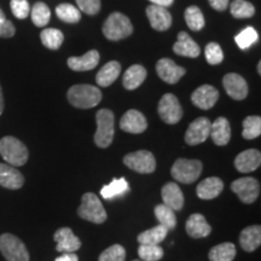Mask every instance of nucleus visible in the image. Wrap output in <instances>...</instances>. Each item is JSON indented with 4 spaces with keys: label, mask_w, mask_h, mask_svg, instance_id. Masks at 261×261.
Returning a JSON list of instances; mask_svg holds the SVG:
<instances>
[{
    "label": "nucleus",
    "mask_w": 261,
    "mask_h": 261,
    "mask_svg": "<svg viewBox=\"0 0 261 261\" xmlns=\"http://www.w3.org/2000/svg\"><path fill=\"white\" fill-rule=\"evenodd\" d=\"M125 248L120 246V244H114V246L107 248V249L100 254L98 261H125Z\"/></svg>",
    "instance_id": "obj_41"
},
{
    "label": "nucleus",
    "mask_w": 261,
    "mask_h": 261,
    "mask_svg": "<svg viewBox=\"0 0 261 261\" xmlns=\"http://www.w3.org/2000/svg\"><path fill=\"white\" fill-rule=\"evenodd\" d=\"M257 38H259V35H257V32L255 29L253 27H247L240 34L236 35L234 41H236V44L240 46L241 50H247L253 44H255L257 41Z\"/></svg>",
    "instance_id": "obj_40"
},
{
    "label": "nucleus",
    "mask_w": 261,
    "mask_h": 261,
    "mask_svg": "<svg viewBox=\"0 0 261 261\" xmlns=\"http://www.w3.org/2000/svg\"><path fill=\"white\" fill-rule=\"evenodd\" d=\"M230 11L234 18H249L255 14L253 4L247 0H233L231 3Z\"/></svg>",
    "instance_id": "obj_38"
},
{
    "label": "nucleus",
    "mask_w": 261,
    "mask_h": 261,
    "mask_svg": "<svg viewBox=\"0 0 261 261\" xmlns=\"http://www.w3.org/2000/svg\"><path fill=\"white\" fill-rule=\"evenodd\" d=\"M100 90L92 85H74L68 91V100L71 106L79 109H91L102 100Z\"/></svg>",
    "instance_id": "obj_1"
},
{
    "label": "nucleus",
    "mask_w": 261,
    "mask_h": 261,
    "mask_svg": "<svg viewBox=\"0 0 261 261\" xmlns=\"http://www.w3.org/2000/svg\"><path fill=\"white\" fill-rule=\"evenodd\" d=\"M132 261H140V260H132Z\"/></svg>",
    "instance_id": "obj_51"
},
{
    "label": "nucleus",
    "mask_w": 261,
    "mask_h": 261,
    "mask_svg": "<svg viewBox=\"0 0 261 261\" xmlns=\"http://www.w3.org/2000/svg\"><path fill=\"white\" fill-rule=\"evenodd\" d=\"M261 135V117L260 116H247L243 120V132L244 139L252 140Z\"/></svg>",
    "instance_id": "obj_35"
},
{
    "label": "nucleus",
    "mask_w": 261,
    "mask_h": 261,
    "mask_svg": "<svg viewBox=\"0 0 261 261\" xmlns=\"http://www.w3.org/2000/svg\"><path fill=\"white\" fill-rule=\"evenodd\" d=\"M99 52L97 50H91L80 57L68 58V67L75 71H87L92 70L99 63Z\"/></svg>",
    "instance_id": "obj_22"
},
{
    "label": "nucleus",
    "mask_w": 261,
    "mask_h": 261,
    "mask_svg": "<svg viewBox=\"0 0 261 261\" xmlns=\"http://www.w3.org/2000/svg\"><path fill=\"white\" fill-rule=\"evenodd\" d=\"M187 232L192 238H204L210 236L212 227L205 218L200 213H195L189 217L187 221Z\"/></svg>",
    "instance_id": "obj_24"
},
{
    "label": "nucleus",
    "mask_w": 261,
    "mask_h": 261,
    "mask_svg": "<svg viewBox=\"0 0 261 261\" xmlns=\"http://www.w3.org/2000/svg\"><path fill=\"white\" fill-rule=\"evenodd\" d=\"M219 99V91L212 85H202L191 94V102L202 110L212 109Z\"/></svg>",
    "instance_id": "obj_13"
},
{
    "label": "nucleus",
    "mask_w": 261,
    "mask_h": 261,
    "mask_svg": "<svg viewBox=\"0 0 261 261\" xmlns=\"http://www.w3.org/2000/svg\"><path fill=\"white\" fill-rule=\"evenodd\" d=\"M133 33V25L129 18L121 12H114L103 24V34L112 41L128 38Z\"/></svg>",
    "instance_id": "obj_4"
},
{
    "label": "nucleus",
    "mask_w": 261,
    "mask_h": 261,
    "mask_svg": "<svg viewBox=\"0 0 261 261\" xmlns=\"http://www.w3.org/2000/svg\"><path fill=\"white\" fill-rule=\"evenodd\" d=\"M208 3L217 11H224V10L227 9L230 0H208Z\"/></svg>",
    "instance_id": "obj_46"
},
{
    "label": "nucleus",
    "mask_w": 261,
    "mask_h": 261,
    "mask_svg": "<svg viewBox=\"0 0 261 261\" xmlns=\"http://www.w3.org/2000/svg\"><path fill=\"white\" fill-rule=\"evenodd\" d=\"M173 51L175 55L182 57L196 58L200 56V46L187 32H180L178 34L177 42L173 45Z\"/></svg>",
    "instance_id": "obj_19"
},
{
    "label": "nucleus",
    "mask_w": 261,
    "mask_h": 261,
    "mask_svg": "<svg viewBox=\"0 0 261 261\" xmlns=\"http://www.w3.org/2000/svg\"><path fill=\"white\" fill-rule=\"evenodd\" d=\"M120 128L132 135H140L148 128V121L142 113L136 109H130L125 113L120 121Z\"/></svg>",
    "instance_id": "obj_16"
},
{
    "label": "nucleus",
    "mask_w": 261,
    "mask_h": 261,
    "mask_svg": "<svg viewBox=\"0 0 261 261\" xmlns=\"http://www.w3.org/2000/svg\"><path fill=\"white\" fill-rule=\"evenodd\" d=\"M138 255L143 261H160L163 256V249L160 244H140Z\"/></svg>",
    "instance_id": "obj_39"
},
{
    "label": "nucleus",
    "mask_w": 261,
    "mask_h": 261,
    "mask_svg": "<svg viewBox=\"0 0 261 261\" xmlns=\"http://www.w3.org/2000/svg\"><path fill=\"white\" fill-rule=\"evenodd\" d=\"M257 73L261 74V62L259 61V63H257Z\"/></svg>",
    "instance_id": "obj_50"
},
{
    "label": "nucleus",
    "mask_w": 261,
    "mask_h": 261,
    "mask_svg": "<svg viewBox=\"0 0 261 261\" xmlns=\"http://www.w3.org/2000/svg\"><path fill=\"white\" fill-rule=\"evenodd\" d=\"M0 252L8 261H29L25 244L12 233H3L0 236Z\"/></svg>",
    "instance_id": "obj_7"
},
{
    "label": "nucleus",
    "mask_w": 261,
    "mask_h": 261,
    "mask_svg": "<svg viewBox=\"0 0 261 261\" xmlns=\"http://www.w3.org/2000/svg\"><path fill=\"white\" fill-rule=\"evenodd\" d=\"M185 22H187L188 27L194 32L201 31L204 27L205 21L204 16L198 6H189L185 10Z\"/></svg>",
    "instance_id": "obj_34"
},
{
    "label": "nucleus",
    "mask_w": 261,
    "mask_h": 261,
    "mask_svg": "<svg viewBox=\"0 0 261 261\" xmlns=\"http://www.w3.org/2000/svg\"><path fill=\"white\" fill-rule=\"evenodd\" d=\"M161 196L163 200V204L171 208L173 211H180L184 205V195L179 188L178 184L169 181L163 185L161 190Z\"/></svg>",
    "instance_id": "obj_21"
},
{
    "label": "nucleus",
    "mask_w": 261,
    "mask_h": 261,
    "mask_svg": "<svg viewBox=\"0 0 261 261\" xmlns=\"http://www.w3.org/2000/svg\"><path fill=\"white\" fill-rule=\"evenodd\" d=\"M240 244L244 252L252 253L261 244V227L259 225L248 226L240 234Z\"/></svg>",
    "instance_id": "obj_26"
},
{
    "label": "nucleus",
    "mask_w": 261,
    "mask_h": 261,
    "mask_svg": "<svg viewBox=\"0 0 261 261\" xmlns=\"http://www.w3.org/2000/svg\"><path fill=\"white\" fill-rule=\"evenodd\" d=\"M129 190L128 182L126 181L125 178L114 179V180L104 187L100 190V194L106 200H110V198L116 197V196H121Z\"/></svg>",
    "instance_id": "obj_33"
},
{
    "label": "nucleus",
    "mask_w": 261,
    "mask_h": 261,
    "mask_svg": "<svg viewBox=\"0 0 261 261\" xmlns=\"http://www.w3.org/2000/svg\"><path fill=\"white\" fill-rule=\"evenodd\" d=\"M212 122L207 117H198L189 125L185 133V143L188 145H198L210 137Z\"/></svg>",
    "instance_id": "obj_11"
},
{
    "label": "nucleus",
    "mask_w": 261,
    "mask_h": 261,
    "mask_svg": "<svg viewBox=\"0 0 261 261\" xmlns=\"http://www.w3.org/2000/svg\"><path fill=\"white\" fill-rule=\"evenodd\" d=\"M0 155L12 167L25 165L29 158L27 146L21 140L11 136L0 139Z\"/></svg>",
    "instance_id": "obj_2"
},
{
    "label": "nucleus",
    "mask_w": 261,
    "mask_h": 261,
    "mask_svg": "<svg viewBox=\"0 0 261 261\" xmlns=\"http://www.w3.org/2000/svg\"><path fill=\"white\" fill-rule=\"evenodd\" d=\"M32 21L37 27H45L51 18V11L44 3H37L31 9Z\"/></svg>",
    "instance_id": "obj_36"
},
{
    "label": "nucleus",
    "mask_w": 261,
    "mask_h": 261,
    "mask_svg": "<svg viewBox=\"0 0 261 261\" xmlns=\"http://www.w3.org/2000/svg\"><path fill=\"white\" fill-rule=\"evenodd\" d=\"M210 137L213 139L214 144L224 146L227 145L231 139V126L225 117H218L211 125Z\"/></svg>",
    "instance_id": "obj_25"
},
{
    "label": "nucleus",
    "mask_w": 261,
    "mask_h": 261,
    "mask_svg": "<svg viewBox=\"0 0 261 261\" xmlns=\"http://www.w3.org/2000/svg\"><path fill=\"white\" fill-rule=\"evenodd\" d=\"M202 162L198 160L178 159L171 169L172 177L181 184H192L200 178L202 173Z\"/></svg>",
    "instance_id": "obj_6"
},
{
    "label": "nucleus",
    "mask_w": 261,
    "mask_h": 261,
    "mask_svg": "<svg viewBox=\"0 0 261 261\" xmlns=\"http://www.w3.org/2000/svg\"><path fill=\"white\" fill-rule=\"evenodd\" d=\"M205 61L211 65L220 64L224 61V52L221 50L220 45L217 42H210L204 50Z\"/></svg>",
    "instance_id": "obj_42"
},
{
    "label": "nucleus",
    "mask_w": 261,
    "mask_h": 261,
    "mask_svg": "<svg viewBox=\"0 0 261 261\" xmlns=\"http://www.w3.org/2000/svg\"><path fill=\"white\" fill-rule=\"evenodd\" d=\"M159 115L163 122L175 125L181 120L182 109L178 98L173 93L163 94L159 102Z\"/></svg>",
    "instance_id": "obj_9"
},
{
    "label": "nucleus",
    "mask_w": 261,
    "mask_h": 261,
    "mask_svg": "<svg viewBox=\"0 0 261 261\" xmlns=\"http://www.w3.org/2000/svg\"><path fill=\"white\" fill-rule=\"evenodd\" d=\"M4 112V97H3V90L0 86V115Z\"/></svg>",
    "instance_id": "obj_49"
},
{
    "label": "nucleus",
    "mask_w": 261,
    "mask_h": 261,
    "mask_svg": "<svg viewBox=\"0 0 261 261\" xmlns=\"http://www.w3.org/2000/svg\"><path fill=\"white\" fill-rule=\"evenodd\" d=\"M155 215L158 218L160 225L165 226L167 230H173L177 226V217L174 211L167 207L166 204H159L155 207Z\"/></svg>",
    "instance_id": "obj_32"
},
{
    "label": "nucleus",
    "mask_w": 261,
    "mask_h": 261,
    "mask_svg": "<svg viewBox=\"0 0 261 261\" xmlns=\"http://www.w3.org/2000/svg\"><path fill=\"white\" fill-rule=\"evenodd\" d=\"M55 261H79V257L75 253H63Z\"/></svg>",
    "instance_id": "obj_47"
},
{
    "label": "nucleus",
    "mask_w": 261,
    "mask_h": 261,
    "mask_svg": "<svg viewBox=\"0 0 261 261\" xmlns=\"http://www.w3.org/2000/svg\"><path fill=\"white\" fill-rule=\"evenodd\" d=\"M10 8H11L15 17L18 19L27 18L31 14V6H29L28 0H11Z\"/></svg>",
    "instance_id": "obj_43"
},
{
    "label": "nucleus",
    "mask_w": 261,
    "mask_h": 261,
    "mask_svg": "<svg viewBox=\"0 0 261 261\" xmlns=\"http://www.w3.org/2000/svg\"><path fill=\"white\" fill-rule=\"evenodd\" d=\"M154 5H159V6H163V8H168L173 4L174 0H150Z\"/></svg>",
    "instance_id": "obj_48"
},
{
    "label": "nucleus",
    "mask_w": 261,
    "mask_h": 261,
    "mask_svg": "<svg viewBox=\"0 0 261 261\" xmlns=\"http://www.w3.org/2000/svg\"><path fill=\"white\" fill-rule=\"evenodd\" d=\"M77 9L87 15H97L100 10V0H76Z\"/></svg>",
    "instance_id": "obj_44"
},
{
    "label": "nucleus",
    "mask_w": 261,
    "mask_h": 261,
    "mask_svg": "<svg viewBox=\"0 0 261 261\" xmlns=\"http://www.w3.org/2000/svg\"><path fill=\"white\" fill-rule=\"evenodd\" d=\"M224 190V182L220 178L211 177L202 180L197 185L196 192H197L198 198L201 200H213L218 197Z\"/></svg>",
    "instance_id": "obj_23"
},
{
    "label": "nucleus",
    "mask_w": 261,
    "mask_h": 261,
    "mask_svg": "<svg viewBox=\"0 0 261 261\" xmlns=\"http://www.w3.org/2000/svg\"><path fill=\"white\" fill-rule=\"evenodd\" d=\"M77 215L81 219L91 221L94 224H102L107 220L108 214L104 210L102 202L96 194L86 192L81 198V204L77 208Z\"/></svg>",
    "instance_id": "obj_3"
},
{
    "label": "nucleus",
    "mask_w": 261,
    "mask_h": 261,
    "mask_svg": "<svg viewBox=\"0 0 261 261\" xmlns=\"http://www.w3.org/2000/svg\"><path fill=\"white\" fill-rule=\"evenodd\" d=\"M97 130L94 133V143L98 148L106 149L114 139V113L109 109H100L96 114Z\"/></svg>",
    "instance_id": "obj_5"
},
{
    "label": "nucleus",
    "mask_w": 261,
    "mask_h": 261,
    "mask_svg": "<svg viewBox=\"0 0 261 261\" xmlns=\"http://www.w3.org/2000/svg\"><path fill=\"white\" fill-rule=\"evenodd\" d=\"M54 240L57 242L56 250L60 253H74L80 249L81 242L69 227H61L55 232Z\"/></svg>",
    "instance_id": "obj_15"
},
{
    "label": "nucleus",
    "mask_w": 261,
    "mask_h": 261,
    "mask_svg": "<svg viewBox=\"0 0 261 261\" xmlns=\"http://www.w3.org/2000/svg\"><path fill=\"white\" fill-rule=\"evenodd\" d=\"M208 256L211 261H233L236 256V247L231 242L220 243L212 248Z\"/></svg>",
    "instance_id": "obj_29"
},
{
    "label": "nucleus",
    "mask_w": 261,
    "mask_h": 261,
    "mask_svg": "<svg viewBox=\"0 0 261 261\" xmlns=\"http://www.w3.org/2000/svg\"><path fill=\"white\" fill-rule=\"evenodd\" d=\"M123 163L132 171L140 174H149L156 169L155 156L148 150H138L123 158Z\"/></svg>",
    "instance_id": "obj_8"
},
{
    "label": "nucleus",
    "mask_w": 261,
    "mask_h": 261,
    "mask_svg": "<svg viewBox=\"0 0 261 261\" xmlns=\"http://www.w3.org/2000/svg\"><path fill=\"white\" fill-rule=\"evenodd\" d=\"M16 33L15 25L5 17L4 12L0 9V38H11Z\"/></svg>",
    "instance_id": "obj_45"
},
{
    "label": "nucleus",
    "mask_w": 261,
    "mask_h": 261,
    "mask_svg": "<svg viewBox=\"0 0 261 261\" xmlns=\"http://www.w3.org/2000/svg\"><path fill=\"white\" fill-rule=\"evenodd\" d=\"M23 184L24 178L18 169L10 165L0 163V187L10 190H18L23 187Z\"/></svg>",
    "instance_id": "obj_20"
},
{
    "label": "nucleus",
    "mask_w": 261,
    "mask_h": 261,
    "mask_svg": "<svg viewBox=\"0 0 261 261\" xmlns=\"http://www.w3.org/2000/svg\"><path fill=\"white\" fill-rule=\"evenodd\" d=\"M168 230L162 225H158V226L146 230L142 232L137 237L139 244H160L163 242L166 237H167Z\"/></svg>",
    "instance_id": "obj_30"
},
{
    "label": "nucleus",
    "mask_w": 261,
    "mask_h": 261,
    "mask_svg": "<svg viewBox=\"0 0 261 261\" xmlns=\"http://www.w3.org/2000/svg\"><path fill=\"white\" fill-rule=\"evenodd\" d=\"M224 89L226 93L234 100H243L248 96V85L240 74H226L223 79Z\"/></svg>",
    "instance_id": "obj_14"
},
{
    "label": "nucleus",
    "mask_w": 261,
    "mask_h": 261,
    "mask_svg": "<svg viewBox=\"0 0 261 261\" xmlns=\"http://www.w3.org/2000/svg\"><path fill=\"white\" fill-rule=\"evenodd\" d=\"M261 154L259 150L248 149L237 155L234 159V167L241 173H250L260 167Z\"/></svg>",
    "instance_id": "obj_18"
},
{
    "label": "nucleus",
    "mask_w": 261,
    "mask_h": 261,
    "mask_svg": "<svg viewBox=\"0 0 261 261\" xmlns=\"http://www.w3.org/2000/svg\"><path fill=\"white\" fill-rule=\"evenodd\" d=\"M146 16H148L150 24L155 31L165 32L172 25V15L163 6L150 5L146 8Z\"/></svg>",
    "instance_id": "obj_17"
},
{
    "label": "nucleus",
    "mask_w": 261,
    "mask_h": 261,
    "mask_svg": "<svg viewBox=\"0 0 261 261\" xmlns=\"http://www.w3.org/2000/svg\"><path fill=\"white\" fill-rule=\"evenodd\" d=\"M156 73L165 83L173 85L177 84L187 74V70L180 65L175 64L171 58H161L156 63Z\"/></svg>",
    "instance_id": "obj_12"
},
{
    "label": "nucleus",
    "mask_w": 261,
    "mask_h": 261,
    "mask_svg": "<svg viewBox=\"0 0 261 261\" xmlns=\"http://www.w3.org/2000/svg\"><path fill=\"white\" fill-rule=\"evenodd\" d=\"M146 75H148V71L143 65L140 64H133L130 65L123 74V86H125L126 90H136L144 83L146 79Z\"/></svg>",
    "instance_id": "obj_27"
},
{
    "label": "nucleus",
    "mask_w": 261,
    "mask_h": 261,
    "mask_svg": "<svg viewBox=\"0 0 261 261\" xmlns=\"http://www.w3.org/2000/svg\"><path fill=\"white\" fill-rule=\"evenodd\" d=\"M121 73V64L117 61L108 62L96 75V81L99 86L108 87L116 81Z\"/></svg>",
    "instance_id": "obj_28"
},
{
    "label": "nucleus",
    "mask_w": 261,
    "mask_h": 261,
    "mask_svg": "<svg viewBox=\"0 0 261 261\" xmlns=\"http://www.w3.org/2000/svg\"><path fill=\"white\" fill-rule=\"evenodd\" d=\"M231 190L246 204H252L260 194V184L255 178L243 177L232 181Z\"/></svg>",
    "instance_id": "obj_10"
},
{
    "label": "nucleus",
    "mask_w": 261,
    "mask_h": 261,
    "mask_svg": "<svg viewBox=\"0 0 261 261\" xmlns=\"http://www.w3.org/2000/svg\"><path fill=\"white\" fill-rule=\"evenodd\" d=\"M42 45L50 50H58L64 41V35L60 29L46 28L40 33Z\"/></svg>",
    "instance_id": "obj_31"
},
{
    "label": "nucleus",
    "mask_w": 261,
    "mask_h": 261,
    "mask_svg": "<svg viewBox=\"0 0 261 261\" xmlns=\"http://www.w3.org/2000/svg\"><path fill=\"white\" fill-rule=\"evenodd\" d=\"M56 15L65 23H77L81 19V12L71 4H61L56 8Z\"/></svg>",
    "instance_id": "obj_37"
}]
</instances>
